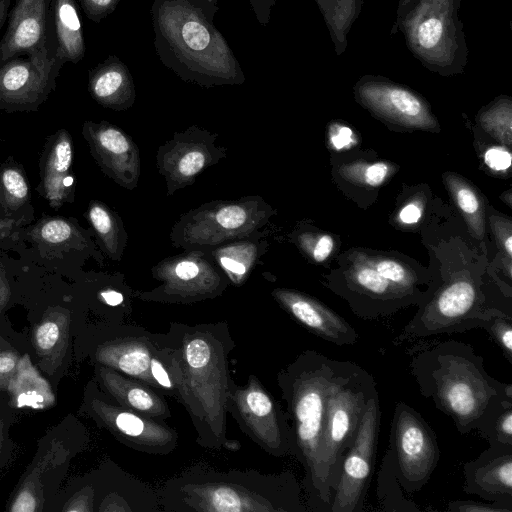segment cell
Wrapping results in <instances>:
<instances>
[{"instance_id": "6da1fadb", "label": "cell", "mask_w": 512, "mask_h": 512, "mask_svg": "<svg viewBox=\"0 0 512 512\" xmlns=\"http://www.w3.org/2000/svg\"><path fill=\"white\" fill-rule=\"evenodd\" d=\"M165 334L177 365L175 399L188 413L196 443L211 450H236L227 437L226 403L234 382L230 354L236 347L226 321L171 322Z\"/></svg>"}, {"instance_id": "d6986e66", "label": "cell", "mask_w": 512, "mask_h": 512, "mask_svg": "<svg viewBox=\"0 0 512 512\" xmlns=\"http://www.w3.org/2000/svg\"><path fill=\"white\" fill-rule=\"evenodd\" d=\"M347 280L345 294L354 313L363 319L387 316L422 301L414 289L388 281L371 264L355 265Z\"/></svg>"}, {"instance_id": "3957f363", "label": "cell", "mask_w": 512, "mask_h": 512, "mask_svg": "<svg viewBox=\"0 0 512 512\" xmlns=\"http://www.w3.org/2000/svg\"><path fill=\"white\" fill-rule=\"evenodd\" d=\"M167 512H307L293 472L219 471L197 464L168 479L158 493Z\"/></svg>"}, {"instance_id": "74e56055", "label": "cell", "mask_w": 512, "mask_h": 512, "mask_svg": "<svg viewBox=\"0 0 512 512\" xmlns=\"http://www.w3.org/2000/svg\"><path fill=\"white\" fill-rule=\"evenodd\" d=\"M300 243L317 262L324 261L331 254L334 247L332 237L326 234L316 236L302 235Z\"/></svg>"}, {"instance_id": "f35d334b", "label": "cell", "mask_w": 512, "mask_h": 512, "mask_svg": "<svg viewBox=\"0 0 512 512\" xmlns=\"http://www.w3.org/2000/svg\"><path fill=\"white\" fill-rule=\"evenodd\" d=\"M60 326L55 320H44L35 331V344L40 352H50L59 342Z\"/></svg>"}, {"instance_id": "b9f144b4", "label": "cell", "mask_w": 512, "mask_h": 512, "mask_svg": "<svg viewBox=\"0 0 512 512\" xmlns=\"http://www.w3.org/2000/svg\"><path fill=\"white\" fill-rule=\"evenodd\" d=\"M450 512H512L493 502L483 503L473 500H452L447 504Z\"/></svg>"}, {"instance_id": "603a6c76", "label": "cell", "mask_w": 512, "mask_h": 512, "mask_svg": "<svg viewBox=\"0 0 512 512\" xmlns=\"http://www.w3.org/2000/svg\"><path fill=\"white\" fill-rule=\"evenodd\" d=\"M95 382L118 404L147 415L166 420L172 416L164 395L151 386L111 368L95 364Z\"/></svg>"}, {"instance_id": "7dc6e473", "label": "cell", "mask_w": 512, "mask_h": 512, "mask_svg": "<svg viewBox=\"0 0 512 512\" xmlns=\"http://www.w3.org/2000/svg\"><path fill=\"white\" fill-rule=\"evenodd\" d=\"M330 140L336 149H343L352 143L353 131L347 126L334 124L331 126Z\"/></svg>"}, {"instance_id": "4dcf8cb0", "label": "cell", "mask_w": 512, "mask_h": 512, "mask_svg": "<svg viewBox=\"0 0 512 512\" xmlns=\"http://www.w3.org/2000/svg\"><path fill=\"white\" fill-rule=\"evenodd\" d=\"M399 483L394 457L388 447L379 468L376 495L380 509L389 512H419L416 503L406 499Z\"/></svg>"}, {"instance_id": "ab89813d", "label": "cell", "mask_w": 512, "mask_h": 512, "mask_svg": "<svg viewBox=\"0 0 512 512\" xmlns=\"http://www.w3.org/2000/svg\"><path fill=\"white\" fill-rule=\"evenodd\" d=\"M73 227L65 220L52 219L43 223L39 235L48 243L58 244L66 241L72 235Z\"/></svg>"}, {"instance_id": "bcb514c9", "label": "cell", "mask_w": 512, "mask_h": 512, "mask_svg": "<svg viewBox=\"0 0 512 512\" xmlns=\"http://www.w3.org/2000/svg\"><path fill=\"white\" fill-rule=\"evenodd\" d=\"M250 8L261 26H267L276 0H249Z\"/></svg>"}, {"instance_id": "d590c367", "label": "cell", "mask_w": 512, "mask_h": 512, "mask_svg": "<svg viewBox=\"0 0 512 512\" xmlns=\"http://www.w3.org/2000/svg\"><path fill=\"white\" fill-rule=\"evenodd\" d=\"M0 188L5 205L15 210L28 199V185L23 174L16 168H5L0 175Z\"/></svg>"}, {"instance_id": "44dd1931", "label": "cell", "mask_w": 512, "mask_h": 512, "mask_svg": "<svg viewBox=\"0 0 512 512\" xmlns=\"http://www.w3.org/2000/svg\"><path fill=\"white\" fill-rule=\"evenodd\" d=\"M271 294L283 310L315 336L338 346L358 341L355 328L314 297L288 288H276Z\"/></svg>"}, {"instance_id": "f1b7e54d", "label": "cell", "mask_w": 512, "mask_h": 512, "mask_svg": "<svg viewBox=\"0 0 512 512\" xmlns=\"http://www.w3.org/2000/svg\"><path fill=\"white\" fill-rule=\"evenodd\" d=\"M323 16L334 51L341 56L348 45V34L360 16L363 0H314Z\"/></svg>"}, {"instance_id": "681fc988", "label": "cell", "mask_w": 512, "mask_h": 512, "mask_svg": "<svg viewBox=\"0 0 512 512\" xmlns=\"http://www.w3.org/2000/svg\"><path fill=\"white\" fill-rule=\"evenodd\" d=\"M414 2H415V0H398L395 23H397L400 19H402L404 17V15L412 7Z\"/></svg>"}, {"instance_id": "4316f807", "label": "cell", "mask_w": 512, "mask_h": 512, "mask_svg": "<svg viewBox=\"0 0 512 512\" xmlns=\"http://www.w3.org/2000/svg\"><path fill=\"white\" fill-rule=\"evenodd\" d=\"M7 391L17 408L39 410L55 402L49 383L33 367L27 354L20 357Z\"/></svg>"}, {"instance_id": "f5cc1de1", "label": "cell", "mask_w": 512, "mask_h": 512, "mask_svg": "<svg viewBox=\"0 0 512 512\" xmlns=\"http://www.w3.org/2000/svg\"><path fill=\"white\" fill-rule=\"evenodd\" d=\"M4 288H5V284L3 283V280H2V278L0 277V299H1L2 295H3V293H2V292H3V289H4Z\"/></svg>"}, {"instance_id": "5bb4252c", "label": "cell", "mask_w": 512, "mask_h": 512, "mask_svg": "<svg viewBox=\"0 0 512 512\" xmlns=\"http://www.w3.org/2000/svg\"><path fill=\"white\" fill-rule=\"evenodd\" d=\"M381 411L376 390L363 412L356 437L347 451L329 512H361L372 479Z\"/></svg>"}, {"instance_id": "5b68a950", "label": "cell", "mask_w": 512, "mask_h": 512, "mask_svg": "<svg viewBox=\"0 0 512 512\" xmlns=\"http://www.w3.org/2000/svg\"><path fill=\"white\" fill-rule=\"evenodd\" d=\"M356 366L350 360L304 350L276 375L295 442V459L305 472L302 485L309 511L321 512L318 460L328 398L333 388Z\"/></svg>"}, {"instance_id": "7c38bea8", "label": "cell", "mask_w": 512, "mask_h": 512, "mask_svg": "<svg viewBox=\"0 0 512 512\" xmlns=\"http://www.w3.org/2000/svg\"><path fill=\"white\" fill-rule=\"evenodd\" d=\"M389 448L402 489L408 493L420 491L438 465L440 448L430 425L403 401L394 407Z\"/></svg>"}, {"instance_id": "d6a6232c", "label": "cell", "mask_w": 512, "mask_h": 512, "mask_svg": "<svg viewBox=\"0 0 512 512\" xmlns=\"http://www.w3.org/2000/svg\"><path fill=\"white\" fill-rule=\"evenodd\" d=\"M448 183L458 207L468 219L471 227L476 234L482 235L483 210L479 196L469 184L458 177L449 178Z\"/></svg>"}, {"instance_id": "60d3db41", "label": "cell", "mask_w": 512, "mask_h": 512, "mask_svg": "<svg viewBox=\"0 0 512 512\" xmlns=\"http://www.w3.org/2000/svg\"><path fill=\"white\" fill-rule=\"evenodd\" d=\"M121 0H78L85 16L95 22L100 23L107 18L117 8Z\"/></svg>"}, {"instance_id": "8d00e7d4", "label": "cell", "mask_w": 512, "mask_h": 512, "mask_svg": "<svg viewBox=\"0 0 512 512\" xmlns=\"http://www.w3.org/2000/svg\"><path fill=\"white\" fill-rule=\"evenodd\" d=\"M371 265L388 281L405 288L414 289L417 278L402 264L390 259H378L372 261Z\"/></svg>"}, {"instance_id": "e0dca14e", "label": "cell", "mask_w": 512, "mask_h": 512, "mask_svg": "<svg viewBox=\"0 0 512 512\" xmlns=\"http://www.w3.org/2000/svg\"><path fill=\"white\" fill-rule=\"evenodd\" d=\"M359 104L390 123L419 129L437 125L426 99L410 87L380 75H364L353 86Z\"/></svg>"}, {"instance_id": "2e32d148", "label": "cell", "mask_w": 512, "mask_h": 512, "mask_svg": "<svg viewBox=\"0 0 512 512\" xmlns=\"http://www.w3.org/2000/svg\"><path fill=\"white\" fill-rule=\"evenodd\" d=\"M215 141V134L193 125L159 147L156 165L166 181L167 195L191 185L201 172L225 157L226 149Z\"/></svg>"}, {"instance_id": "9a60e30c", "label": "cell", "mask_w": 512, "mask_h": 512, "mask_svg": "<svg viewBox=\"0 0 512 512\" xmlns=\"http://www.w3.org/2000/svg\"><path fill=\"white\" fill-rule=\"evenodd\" d=\"M0 64V109L36 111L56 89L65 60L49 46Z\"/></svg>"}, {"instance_id": "1f68e13d", "label": "cell", "mask_w": 512, "mask_h": 512, "mask_svg": "<svg viewBox=\"0 0 512 512\" xmlns=\"http://www.w3.org/2000/svg\"><path fill=\"white\" fill-rule=\"evenodd\" d=\"M475 430L490 446H512V398L500 397L492 401Z\"/></svg>"}, {"instance_id": "7402d4cb", "label": "cell", "mask_w": 512, "mask_h": 512, "mask_svg": "<svg viewBox=\"0 0 512 512\" xmlns=\"http://www.w3.org/2000/svg\"><path fill=\"white\" fill-rule=\"evenodd\" d=\"M466 494L512 511V446H490L463 466Z\"/></svg>"}, {"instance_id": "816d5d0a", "label": "cell", "mask_w": 512, "mask_h": 512, "mask_svg": "<svg viewBox=\"0 0 512 512\" xmlns=\"http://www.w3.org/2000/svg\"><path fill=\"white\" fill-rule=\"evenodd\" d=\"M7 349H11L10 345L7 344V342L2 337H0V351L7 350Z\"/></svg>"}, {"instance_id": "836d02e7", "label": "cell", "mask_w": 512, "mask_h": 512, "mask_svg": "<svg viewBox=\"0 0 512 512\" xmlns=\"http://www.w3.org/2000/svg\"><path fill=\"white\" fill-rule=\"evenodd\" d=\"M512 102L509 97L501 96L480 114L485 128L495 132V136L510 143Z\"/></svg>"}, {"instance_id": "cb8c5ba5", "label": "cell", "mask_w": 512, "mask_h": 512, "mask_svg": "<svg viewBox=\"0 0 512 512\" xmlns=\"http://www.w3.org/2000/svg\"><path fill=\"white\" fill-rule=\"evenodd\" d=\"M73 147L70 135L60 130L46 147L41 160L39 189L49 204L57 208L72 201L74 178L70 175Z\"/></svg>"}, {"instance_id": "277c9868", "label": "cell", "mask_w": 512, "mask_h": 512, "mask_svg": "<svg viewBox=\"0 0 512 512\" xmlns=\"http://www.w3.org/2000/svg\"><path fill=\"white\" fill-rule=\"evenodd\" d=\"M409 371L420 394L449 416L464 435L475 430L488 405L512 398V386L490 376L471 344L449 339L425 343L411 353Z\"/></svg>"}, {"instance_id": "7bdbcfd3", "label": "cell", "mask_w": 512, "mask_h": 512, "mask_svg": "<svg viewBox=\"0 0 512 512\" xmlns=\"http://www.w3.org/2000/svg\"><path fill=\"white\" fill-rule=\"evenodd\" d=\"M19 359L17 351L12 349L0 351V392L8 389Z\"/></svg>"}, {"instance_id": "ba28073f", "label": "cell", "mask_w": 512, "mask_h": 512, "mask_svg": "<svg viewBox=\"0 0 512 512\" xmlns=\"http://www.w3.org/2000/svg\"><path fill=\"white\" fill-rule=\"evenodd\" d=\"M272 214L260 196L212 201L183 214L174 224L170 238L175 247L209 250L257 234Z\"/></svg>"}, {"instance_id": "db71d44e", "label": "cell", "mask_w": 512, "mask_h": 512, "mask_svg": "<svg viewBox=\"0 0 512 512\" xmlns=\"http://www.w3.org/2000/svg\"><path fill=\"white\" fill-rule=\"evenodd\" d=\"M2 440V429H1V426H0V441Z\"/></svg>"}, {"instance_id": "4fadbf2b", "label": "cell", "mask_w": 512, "mask_h": 512, "mask_svg": "<svg viewBox=\"0 0 512 512\" xmlns=\"http://www.w3.org/2000/svg\"><path fill=\"white\" fill-rule=\"evenodd\" d=\"M164 346V334L131 324L111 323L97 328L89 351L95 364L116 370L158 391L150 364Z\"/></svg>"}, {"instance_id": "8992f818", "label": "cell", "mask_w": 512, "mask_h": 512, "mask_svg": "<svg viewBox=\"0 0 512 512\" xmlns=\"http://www.w3.org/2000/svg\"><path fill=\"white\" fill-rule=\"evenodd\" d=\"M461 0H415L394 24L403 34L407 49L422 66L441 76L464 72L468 48L459 19Z\"/></svg>"}, {"instance_id": "9c48e42d", "label": "cell", "mask_w": 512, "mask_h": 512, "mask_svg": "<svg viewBox=\"0 0 512 512\" xmlns=\"http://www.w3.org/2000/svg\"><path fill=\"white\" fill-rule=\"evenodd\" d=\"M226 411L242 433L267 454L295 458V442L285 411L256 375H249L243 386L233 382Z\"/></svg>"}, {"instance_id": "f907efd6", "label": "cell", "mask_w": 512, "mask_h": 512, "mask_svg": "<svg viewBox=\"0 0 512 512\" xmlns=\"http://www.w3.org/2000/svg\"><path fill=\"white\" fill-rule=\"evenodd\" d=\"M13 0H0V29L4 26L8 19L10 6Z\"/></svg>"}, {"instance_id": "f546056e", "label": "cell", "mask_w": 512, "mask_h": 512, "mask_svg": "<svg viewBox=\"0 0 512 512\" xmlns=\"http://www.w3.org/2000/svg\"><path fill=\"white\" fill-rule=\"evenodd\" d=\"M88 216L106 253L111 259L119 261L127 242L122 220L105 204L98 201L90 203Z\"/></svg>"}, {"instance_id": "83f0119b", "label": "cell", "mask_w": 512, "mask_h": 512, "mask_svg": "<svg viewBox=\"0 0 512 512\" xmlns=\"http://www.w3.org/2000/svg\"><path fill=\"white\" fill-rule=\"evenodd\" d=\"M252 236L230 240L206 250L234 284L243 283L260 258V235L256 234L253 240Z\"/></svg>"}, {"instance_id": "e575fe53", "label": "cell", "mask_w": 512, "mask_h": 512, "mask_svg": "<svg viewBox=\"0 0 512 512\" xmlns=\"http://www.w3.org/2000/svg\"><path fill=\"white\" fill-rule=\"evenodd\" d=\"M512 315L498 311L484 320L480 328L484 329L501 349L504 357L512 363Z\"/></svg>"}, {"instance_id": "ffe728a7", "label": "cell", "mask_w": 512, "mask_h": 512, "mask_svg": "<svg viewBox=\"0 0 512 512\" xmlns=\"http://www.w3.org/2000/svg\"><path fill=\"white\" fill-rule=\"evenodd\" d=\"M0 40V64L38 52L50 44L52 0H14Z\"/></svg>"}, {"instance_id": "30bf717a", "label": "cell", "mask_w": 512, "mask_h": 512, "mask_svg": "<svg viewBox=\"0 0 512 512\" xmlns=\"http://www.w3.org/2000/svg\"><path fill=\"white\" fill-rule=\"evenodd\" d=\"M152 275L160 284L137 292L142 301L192 304L222 295L229 285L227 275L206 250H186L163 259L152 268Z\"/></svg>"}, {"instance_id": "484cf974", "label": "cell", "mask_w": 512, "mask_h": 512, "mask_svg": "<svg viewBox=\"0 0 512 512\" xmlns=\"http://www.w3.org/2000/svg\"><path fill=\"white\" fill-rule=\"evenodd\" d=\"M51 24L56 54L65 62L79 63L85 56L86 46L76 0H52Z\"/></svg>"}, {"instance_id": "52a82bcc", "label": "cell", "mask_w": 512, "mask_h": 512, "mask_svg": "<svg viewBox=\"0 0 512 512\" xmlns=\"http://www.w3.org/2000/svg\"><path fill=\"white\" fill-rule=\"evenodd\" d=\"M376 390L374 377L357 365L329 395L318 460L321 512H329L344 457L356 437L366 404Z\"/></svg>"}, {"instance_id": "ac0fdd59", "label": "cell", "mask_w": 512, "mask_h": 512, "mask_svg": "<svg viewBox=\"0 0 512 512\" xmlns=\"http://www.w3.org/2000/svg\"><path fill=\"white\" fill-rule=\"evenodd\" d=\"M83 135L102 172L121 187L135 189L140 177V151L133 139L106 121H86Z\"/></svg>"}, {"instance_id": "ee69618b", "label": "cell", "mask_w": 512, "mask_h": 512, "mask_svg": "<svg viewBox=\"0 0 512 512\" xmlns=\"http://www.w3.org/2000/svg\"><path fill=\"white\" fill-rule=\"evenodd\" d=\"M361 182L376 187L384 182L389 174V166L386 163L378 162L363 168Z\"/></svg>"}, {"instance_id": "8fae6325", "label": "cell", "mask_w": 512, "mask_h": 512, "mask_svg": "<svg viewBox=\"0 0 512 512\" xmlns=\"http://www.w3.org/2000/svg\"><path fill=\"white\" fill-rule=\"evenodd\" d=\"M83 411L118 442L138 452L165 456L178 445V433L165 420L128 409L107 396L94 381L85 390Z\"/></svg>"}, {"instance_id": "c3c4849f", "label": "cell", "mask_w": 512, "mask_h": 512, "mask_svg": "<svg viewBox=\"0 0 512 512\" xmlns=\"http://www.w3.org/2000/svg\"><path fill=\"white\" fill-rule=\"evenodd\" d=\"M399 217L402 222L412 224L420 219L421 210L415 204H408L400 211Z\"/></svg>"}, {"instance_id": "d4e9b609", "label": "cell", "mask_w": 512, "mask_h": 512, "mask_svg": "<svg viewBox=\"0 0 512 512\" xmlns=\"http://www.w3.org/2000/svg\"><path fill=\"white\" fill-rule=\"evenodd\" d=\"M88 90L98 104L115 111L129 109L136 98L133 76L116 55L89 70Z\"/></svg>"}, {"instance_id": "f6af8a7d", "label": "cell", "mask_w": 512, "mask_h": 512, "mask_svg": "<svg viewBox=\"0 0 512 512\" xmlns=\"http://www.w3.org/2000/svg\"><path fill=\"white\" fill-rule=\"evenodd\" d=\"M485 163L488 167L495 171H504L511 165V154L503 148L492 147L486 151Z\"/></svg>"}, {"instance_id": "7a4b0ae2", "label": "cell", "mask_w": 512, "mask_h": 512, "mask_svg": "<svg viewBox=\"0 0 512 512\" xmlns=\"http://www.w3.org/2000/svg\"><path fill=\"white\" fill-rule=\"evenodd\" d=\"M218 0H154L153 44L161 63L203 88L241 85L246 78L214 19Z\"/></svg>"}]
</instances>
